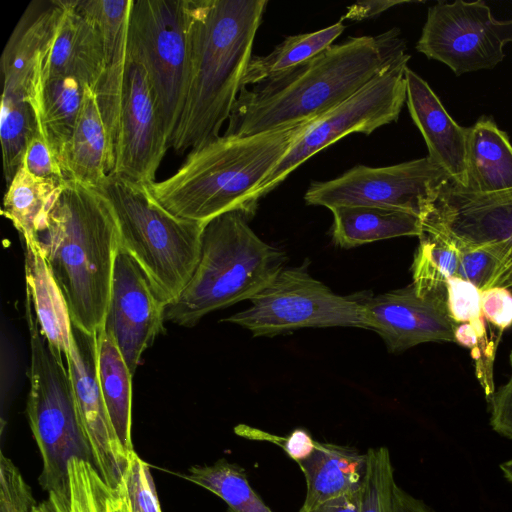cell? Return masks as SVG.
Returning <instances> with one entry per match:
<instances>
[{
  "mask_svg": "<svg viewBox=\"0 0 512 512\" xmlns=\"http://www.w3.org/2000/svg\"><path fill=\"white\" fill-rule=\"evenodd\" d=\"M99 500L101 512H130L120 488L108 487L102 478L99 480Z\"/></svg>",
  "mask_w": 512,
  "mask_h": 512,
  "instance_id": "cell-46",
  "label": "cell"
},
{
  "mask_svg": "<svg viewBox=\"0 0 512 512\" xmlns=\"http://www.w3.org/2000/svg\"><path fill=\"white\" fill-rule=\"evenodd\" d=\"M466 162L464 188L482 194L512 190V144L491 117L468 127Z\"/></svg>",
  "mask_w": 512,
  "mask_h": 512,
  "instance_id": "cell-26",
  "label": "cell"
},
{
  "mask_svg": "<svg viewBox=\"0 0 512 512\" xmlns=\"http://www.w3.org/2000/svg\"><path fill=\"white\" fill-rule=\"evenodd\" d=\"M103 70L104 48L99 28L78 7V0H64L57 30L39 54L34 75L43 79L71 76L94 90Z\"/></svg>",
  "mask_w": 512,
  "mask_h": 512,
  "instance_id": "cell-18",
  "label": "cell"
},
{
  "mask_svg": "<svg viewBox=\"0 0 512 512\" xmlns=\"http://www.w3.org/2000/svg\"><path fill=\"white\" fill-rule=\"evenodd\" d=\"M395 512H434L422 500L410 495L398 485L395 491Z\"/></svg>",
  "mask_w": 512,
  "mask_h": 512,
  "instance_id": "cell-47",
  "label": "cell"
},
{
  "mask_svg": "<svg viewBox=\"0 0 512 512\" xmlns=\"http://www.w3.org/2000/svg\"><path fill=\"white\" fill-rule=\"evenodd\" d=\"M362 489L326 501L310 510L299 512H360Z\"/></svg>",
  "mask_w": 512,
  "mask_h": 512,
  "instance_id": "cell-45",
  "label": "cell"
},
{
  "mask_svg": "<svg viewBox=\"0 0 512 512\" xmlns=\"http://www.w3.org/2000/svg\"><path fill=\"white\" fill-rule=\"evenodd\" d=\"M459 249L445 235L423 230L412 264L413 287L420 297L446 300L449 278L456 276Z\"/></svg>",
  "mask_w": 512,
  "mask_h": 512,
  "instance_id": "cell-31",
  "label": "cell"
},
{
  "mask_svg": "<svg viewBox=\"0 0 512 512\" xmlns=\"http://www.w3.org/2000/svg\"><path fill=\"white\" fill-rule=\"evenodd\" d=\"M101 189L116 215L120 247L142 267L169 304L189 282L197 266L204 223L168 212L148 187L109 175Z\"/></svg>",
  "mask_w": 512,
  "mask_h": 512,
  "instance_id": "cell-6",
  "label": "cell"
},
{
  "mask_svg": "<svg viewBox=\"0 0 512 512\" xmlns=\"http://www.w3.org/2000/svg\"><path fill=\"white\" fill-rule=\"evenodd\" d=\"M399 34L349 37L284 75L242 88L223 135L252 136L322 116L405 53Z\"/></svg>",
  "mask_w": 512,
  "mask_h": 512,
  "instance_id": "cell-1",
  "label": "cell"
},
{
  "mask_svg": "<svg viewBox=\"0 0 512 512\" xmlns=\"http://www.w3.org/2000/svg\"><path fill=\"white\" fill-rule=\"evenodd\" d=\"M241 211L205 223L197 266L164 321L192 327L205 315L250 300L284 268L285 254L264 242Z\"/></svg>",
  "mask_w": 512,
  "mask_h": 512,
  "instance_id": "cell-5",
  "label": "cell"
},
{
  "mask_svg": "<svg viewBox=\"0 0 512 512\" xmlns=\"http://www.w3.org/2000/svg\"><path fill=\"white\" fill-rule=\"evenodd\" d=\"M510 42L512 18L497 20L484 1H439L428 9L416 50L459 76L494 68Z\"/></svg>",
  "mask_w": 512,
  "mask_h": 512,
  "instance_id": "cell-12",
  "label": "cell"
},
{
  "mask_svg": "<svg viewBox=\"0 0 512 512\" xmlns=\"http://www.w3.org/2000/svg\"><path fill=\"white\" fill-rule=\"evenodd\" d=\"M37 502L18 468L0 454V512H31Z\"/></svg>",
  "mask_w": 512,
  "mask_h": 512,
  "instance_id": "cell-39",
  "label": "cell"
},
{
  "mask_svg": "<svg viewBox=\"0 0 512 512\" xmlns=\"http://www.w3.org/2000/svg\"><path fill=\"white\" fill-rule=\"evenodd\" d=\"M63 184L37 178L23 166L7 185L2 213L24 242L36 241Z\"/></svg>",
  "mask_w": 512,
  "mask_h": 512,
  "instance_id": "cell-29",
  "label": "cell"
},
{
  "mask_svg": "<svg viewBox=\"0 0 512 512\" xmlns=\"http://www.w3.org/2000/svg\"><path fill=\"white\" fill-rule=\"evenodd\" d=\"M500 469L505 477V479L512 483V458L508 461H505L500 465Z\"/></svg>",
  "mask_w": 512,
  "mask_h": 512,
  "instance_id": "cell-48",
  "label": "cell"
},
{
  "mask_svg": "<svg viewBox=\"0 0 512 512\" xmlns=\"http://www.w3.org/2000/svg\"><path fill=\"white\" fill-rule=\"evenodd\" d=\"M22 166L32 175L44 180L64 184L67 179L40 133L30 141Z\"/></svg>",
  "mask_w": 512,
  "mask_h": 512,
  "instance_id": "cell-40",
  "label": "cell"
},
{
  "mask_svg": "<svg viewBox=\"0 0 512 512\" xmlns=\"http://www.w3.org/2000/svg\"><path fill=\"white\" fill-rule=\"evenodd\" d=\"M98 377L112 426L124 449L131 440L132 374L113 337L104 328L97 334Z\"/></svg>",
  "mask_w": 512,
  "mask_h": 512,
  "instance_id": "cell-28",
  "label": "cell"
},
{
  "mask_svg": "<svg viewBox=\"0 0 512 512\" xmlns=\"http://www.w3.org/2000/svg\"><path fill=\"white\" fill-rule=\"evenodd\" d=\"M118 487L130 512H162L149 466L134 450L129 452Z\"/></svg>",
  "mask_w": 512,
  "mask_h": 512,
  "instance_id": "cell-37",
  "label": "cell"
},
{
  "mask_svg": "<svg viewBox=\"0 0 512 512\" xmlns=\"http://www.w3.org/2000/svg\"><path fill=\"white\" fill-rule=\"evenodd\" d=\"M447 310L455 323L471 324L481 339H488L481 312V291L457 276L447 281Z\"/></svg>",
  "mask_w": 512,
  "mask_h": 512,
  "instance_id": "cell-38",
  "label": "cell"
},
{
  "mask_svg": "<svg viewBox=\"0 0 512 512\" xmlns=\"http://www.w3.org/2000/svg\"><path fill=\"white\" fill-rule=\"evenodd\" d=\"M422 225L445 235L458 249L502 241L512 247V190L476 193L450 178L439 188Z\"/></svg>",
  "mask_w": 512,
  "mask_h": 512,
  "instance_id": "cell-16",
  "label": "cell"
},
{
  "mask_svg": "<svg viewBox=\"0 0 512 512\" xmlns=\"http://www.w3.org/2000/svg\"><path fill=\"white\" fill-rule=\"evenodd\" d=\"M86 85L71 76H33L29 102L38 130L60 165L81 108Z\"/></svg>",
  "mask_w": 512,
  "mask_h": 512,
  "instance_id": "cell-24",
  "label": "cell"
},
{
  "mask_svg": "<svg viewBox=\"0 0 512 512\" xmlns=\"http://www.w3.org/2000/svg\"><path fill=\"white\" fill-rule=\"evenodd\" d=\"M366 455L360 512H395L397 484L389 450L385 447L370 448Z\"/></svg>",
  "mask_w": 512,
  "mask_h": 512,
  "instance_id": "cell-35",
  "label": "cell"
},
{
  "mask_svg": "<svg viewBox=\"0 0 512 512\" xmlns=\"http://www.w3.org/2000/svg\"><path fill=\"white\" fill-rule=\"evenodd\" d=\"M166 305L142 267L120 247L104 330L115 340L132 375L163 331Z\"/></svg>",
  "mask_w": 512,
  "mask_h": 512,
  "instance_id": "cell-15",
  "label": "cell"
},
{
  "mask_svg": "<svg viewBox=\"0 0 512 512\" xmlns=\"http://www.w3.org/2000/svg\"><path fill=\"white\" fill-rule=\"evenodd\" d=\"M131 4L132 0H78V7L96 23L103 41L104 70L94 92L108 134L111 171L120 101L129 60Z\"/></svg>",
  "mask_w": 512,
  "mask_h": 512,
  "instance_id": "cell-19",
  "label": "cell"
},
{
  "mask_svg": "<svg viewBox=\"0 0 512 512\" xmlns=\"http://www.w3.org/2000/svg\"><path fill=\"white\" fill-rule=\"evenodd\" d=\"M482 315L499 331L512 325V293L505 288H491L480 293Z\"/></svg>",
  "mask_w": 512,
  "mask_h": 512,
  "instance_id": "cell-41",
  "label": "cell"
},
{
  "mask_svg": "<svg viewBox=\"0 0 512 512\" xmlns=\"http://www.w3.org/2000/svg\"><path fill=\"white\" fill-rule=\"evenodd\" d=\"M370 329L384 340L390 352H400L421 343L454 341L455 322L446 300L420 297L413 285L359 300Z\"/></svg>",
  "mask_w": 512,
  "mask_h": 512,
  "instance_id": "cell-17",
  "label": "cell"
},
{
  "mask_svg": "<svg viewBox=\"0 0 512 512\" xmlns=\"http://www.w3.org/2000/svg\"><path fill=\"white\" fill-rule=\"evenodd\" d=\"M447 172L428 156L391 166L357 165L337 178L312 182L304 199L329 210L339 206H374L412 212L421 218Z\"/></svg>",
  "mask_w": 512,
  "mask_h": 512,
  "instance_id": "cell-11",
  "label": "cell"
},
{
  "mask_svg": "<svg viewBox=\"0 0 512 512\" xmlns=\"http://www.w3.org/2000/svg\"><path fill=\"white\" fill-rule=\"evenodd\" d=\"M297 464L306 481V496L301 509L310 510L362 489L367 455L353 447L317 442L312 454Z\"/></svg>",
  "mask_w": 512,
  "mask_h": 512,
  "instance_id": "cell-23",
  "label": "cell"
},
{
  "mask_svg": "<svg viewBox=\"0 0 512 512\" xmlns=\"http://www.w3.org/2000/svg\"><path fill=\"white\" fill-rule=\"evenodd\" d=\"M415 1L407 0H368L359 1L347 7L346 13L341 18L343 20L361 21L380 15L384 11L397 6Z\"/></svg>",
  "mask_w": 512,
  "mask_h": 512,
  "instance_id": "cell-44",
  "label": "cell"
},
{
  "mask_svg": "<svg viewBox=\"0 0 512 512\" xmlns=\"http://www.w3.org/2000/svg\"><path fill=\"white\" fill-rule=\"evenodd\" d=\"M169 147L147 72L129 55L109 175L148 186Z\"/></svg>",
  "mask_w": 512,
  "mask_h": 512,
  "instance_id": "cell-13",
  "label": "cell"
},
{
  "mask_svg": "<svg viewBox=\"0 0 512 512\" xmlns=\"http://www.w3.org/2000/svg\"><path fill=\"white\" fill-rule=\"evenodd\" d=\"M509 361L510 378L490 399V425L499 435L512 440V351Z\"/></svg>",
  "mask_w": 512,
  "mask_h": 512,
  "instance_id": "cell-42",
  "label": "cell"
},
{
  "mask_svg": "<svg viewBox=\"0 0 512 512\" xmlns=\"http://www.w3.org/2000/svg\"><path fill=\"white\" fill-rule=\"evenodd\" d=\"M63 9L64 0H35L25 9L1 56L3 92L29 101L37 58L54 37Z\"/></svg>",
  "mask_w": 512,
  "mask_h": 512,
  "instance_id": "cell-21",
  "label": "cell"
},
{
  "mask_svg": "<svg viewBox=\"0 0 512 512\" xmlns=\"http://www.w3.org/2000/svg\"><path fill=\"white\" fill-rule=\"evenodd\" d=\"M60 167L67 180L93 188H101L111 172L108 134L96 94L87 85Z\"/></svg>",
  "mask_w": 512,
  "mask_h": 512,
  "instance_id": "cell-22",
  "label": "cell"
},
{
  "mask_svg": "<svg viewBox=\"0 0 512 512\" xmlns=\"http://www.w3.org/2000/svg\"><path fill=\"white\" fill-rule=\"evenodd\" d=\"M310 122L246 137L222 135L192 149L173 175L147 187L181 219L205 224L235 210L251 218L256 190Z\"/></svg>",
  "mask_w": 512,
  "mask_h": 512,
  "instance_id": "cell-4",
  "label": "cell"
},
{
  "mask_svg": "<svg viewBox=\"0 0 512 512\" xmlns=\"http://www.w3.org/2000/svg\"><path fill=\"white\" fill-rule=\"evenodd\" d=\"M37 242L66 301L72 325L97 335L110 302L120 238L101 188L67 180Z\"/></svg>",
  "mask_w": 512,
  "mask_h": 512,
  "instance_id": "cell-3",
  "label": "cell"
},
{
  "mask_svg": "<svg viewBox=\"0 0 512 512\" xmlns=\"http://www.w3.org/2000/svg\"><path fill=\"white\" fill-rule=\"evenodd\" d=\"M26 294L49 347L66 356L70 349L71 319L64 296L36 241L25 242Z\"/></svg>",
  "mask_w": 512,
  "mask_h": 512,
  "instance_id": "cell-25",
  "label": "cell"
},
{
  "mask_svg": "<svg viewBox=\"0 0 512 512\" xmlns=\"http://www.w3.org/2000/svg\"><path fill=\"white\" fill-rule=\"evenodd\" d=\"M25 318L30 343L26 414L43 464L39 484L48 493L65 491L69 461L78 458L93 464V458L79 422L68 369L62 355L49 347L27 294Z\"/></svg>",
  "mask_w": 512,
  "mask_h": 512,
  "instance_id": "cell-7",
  "label": "cell"
},
{
  "mask_svg": "<svg viewBox=\"0 0 512 512\" xmlns=\"http://www.w3.org/2000/svg\"><path fill=\"white\" fill-rule=\"evenodd\" d=\"M251 305L224 322L254 336H275L307 327L370 329L362 303L332 292L305 267L283 268L250 300Z\"/></svg>",
  "mask_w": 512,
  "mask_h": 512,
  "instance_id": "cell-9",
  "label": "cell"
},
{
  "mask_svg": "<svg viewBox=\"0 0 512 512\" xmlns=\"http://www.w3.org/2000/svg\"><path fill=\"white\" fill-rule=\"evenodd\" d=\"M39 133L36 116L29 101L3 92L0 112V140L3 172L7 185L23 164L26 149Z\"/></svg>",
  "mask_w": 512,
  "mask_h": 512,
  "instance_id": "cell-33",
  "label": "cell"
},
{
  "mask_svg": "<svg viewBox=\"0 0 512 512\" xmlns=\"http://www.w3.org/2000/svg\"><path fill=\"white\" fill-rule=\"evenodd\" d=\"M456 276L480 291L512 288V247L507 242H489L459 248Z\"/></svg>",
  "mask_w": 512,
  "mask_h": 512,
  "instance_id": "cell-34",
  "label": "cell"
},
{
  "mask_svg": "<svg viewBox=\"0 0 512 512\" xmlns=\"http://www.w3.org/2000/svg\"><path fill=\"white\" fill-rule=\"evenodd\" d=\"M128 52L147 72L170 146L188 90L187 0H132Z\"/></svg>",
  "mask_w": 512,
  "mask_h": 512,
  "instance_id": "cell-8",
  "label": "cell"
},
{
  "mask_svg": "<svg viewBox=\"0 0 512 512\" xmlns=\"http://www.w3.org/2000/svg\"><path fill=\"white\" fill-rule=\"evenodd\" d=\"M98 339L71 326L70 349L65 356L81 429L93 465L105 484L115 489L121 481L129 453L110 421L98 377Z\"/></svg>",
  "mask_w": 512,
  "mask_h": 512,
  "instance_id": "cell-14",
  "label": "cell"
},
{
  "mask_svg": "<svg viewBox=\"0 0 512 512\" xmlns=\"http://www.w3.org/2000/svg\"><path fill=\"white\" fill-rule=\"evenodd\" d=\"M330 211L333 214V240L343 248L395 237H420L423 231L420 216L400 209L339 206Z\"/></svg>",
  "mask_w": 512,
  "mask_h": 512,
  "instance_id": "cell-27",
  "label": "cell"
},
{
  "mask_svg": "<svg viewBox=\"0 0 512 512\" xmlns=\"http://www.w3.org/2000/svg\"><path fill=\"white\" fill-rule=\"evenodd\" d=\"M32 512H56L49 500L38 503Z\"/></svg>",
  "mask_w": 512,
  "mask_h": 512,
  "instance_id": "cell-49",
  "label": "cell"
},
{
  "mask_svg": "<svg viewBox=\"0 0 512 512\" xmlns=\"http://www.w3.org/2000/svg\"><path fill=\"white\" fill-rule=\"evenodd\" d=\"M406 102L411 118L420 130L428 157L441 166L457 184L467 185L468 127L457 124L428 83L407 67Z\"/></svg>",
  "mask_w": 512,
  "mask_h": 512,
  "instance_id": "cell-20",
  "label": "cell"
},
{
  "mask_svg": "<svg viewBox=\"0 0 512 512\" xmlns=\"http://www.w3.org/2000/svg\"><path fill=\"white\" fill-rule=\"evenodd\" d=\"M410 55L402 54L349 98L311 121L255 193L258 200L302 163L351 133L369 135L397 121L406 102L405 72Z\"/></svg>",
  "mask_w": 512,
  "mask_h": 512,
  "instance_id": "cell-10",
  "label": "cell"
},
{
  "mask_svg": "<svg viewBox=\"0 0 512 512\" xmlns=\"http://www.w3.org/2000/svg\"><path fill=\"white\" fill-rule=\"evenodd\" d=\"M183 477L224 500L228 512H273L250 486L245 470L226 459L194 465Z\"/></svg>",
  "mask_w": 512,
  "mask_h": 512,
  "instance_id": "cell-32",
  "label": "cell"
},
{
  "mask_svg": "<svg viewBox=\"0 0 512 512\" xmlns=\"http://www.w3.org/2000/svg\"><path fill=\"white\" fill-rule=\"evenodd\" d=\"M344 30L345 25L339 21L318 31L288 36L267 55H253L243 76L242 88L292 71L333 45Z\"/></svg>",
  "mask_w": 512,
  "mask_h": 512,
  "instance_id": "cell-30",
  "label": "cell"
},
{
  "mask_svg": "<svg viewBox=\"0 0 512 512\" xmlns=\"http://www.w3.org/2000/svg\"><path fill=\"white\" fill-rule=\"evenodd\" d=\"M69 487L49 493L48 500L56 512H101L100 474L92 463L73 458L68 463Z\"/></svg>",
  "mask_w": 512,
  "mask_h": 512,
  "instance_id": "cell-36",
  "label": "cell"
},
{
  "mask_svg": "<svg viewBox=\"0 0 512 512\" xmlns=\"http://www.w3.org/2000/svg\"><path fill=\"white\" fill-rule=\"evenodd\" d=\"M266 0H187L190 70L182 116L170 147L182 153L218 137L242 79Z\"/></svg>",
  "mask_w": 512,
  "mask_h": 512,
  "instance_id": "cell-2",
  "label": "cell"
},
{
  "mask_svg": "<svg viewBox=\"0 0 512 512\" xmlns=\"http://www.w3.org/2000/svg\"><path fill=\"white\" fill-rule=\"evenodd\" d=\"M255 431V430H254ZM260 439H267L283 448L285 453L293 459L296 463L308 458L316 447L315 441L310 433L302 428L293 430L287 437L282 438L278 436H271L264 432L262 436L260 431H255Z\"/></svg>",
  "mask_w": 512,
  "mask_h": 512,
  "instance_id": "cell-43",
  "label": "cell"
}]
</instances>
